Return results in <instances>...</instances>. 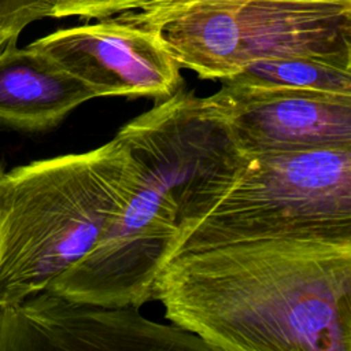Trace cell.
Returning <instances> with one entry per match:
<instances>
[{
  "instance_id": "obj_1",
  "label": "cell",
  "mask_w": 351,
  "mask_h": 351,
  "mask_svg": "<svg viewBox=\"0 0 351 351\" xmlns=\"http://www.w3.org/2000/svg\"><path fill=\"white\" fill-rule=\"evenodd\" d=\"M151 300L221 351H351V237L289 236L176 255Z\"/></svg>"
},
{
  "instance_id": "obj_2",
  "label": "cell",
  "mask_w": 351,
  "mask_h": 351,
  "mask_svg": "<svg viewBox=\"0 0 351 351\" xmlns=\"http://www.w3.org/2000/svg\"><path fill=\"white\" fill-rule=\"evenodd\" d=\"M140 167L115 136L81 154L0 174V307L81 259L133 193Z\"/></svg>"
},
{
  "instance_id": "obj_3",
  "label": "cell",
  "mask_w": 351,
  "mask_h": 351,
  "mask_svg": "<svg viewBox=\"0 0 351 351\" xmlns=\"http://www.w3.org/2000/svg\"><path fill=\"white\" fill-rule=\"evenodd\" d=\"M121 15L154 27L180 67L203 80H226L261 59L351 66V1L185 0Z\"/></svg>"
},
{
  "instance_id": "obj_4",
  "label": "cell",
  "mask_w": 351,
  "mask_h": 351,
  "mask_svg": "<svg viewBox=\"0 0 351 351\" xmlns=\"http://www.w3.org/2000/svg\"><path fill=\"white\" fill-rule=\"evenodd\" d=\"M289 236L351 237V147L251 156L213 206L180 229L170 259Z\"/></svg>"
},
{
  "instance_id": "obj_5",
  "label": "cell",
  "mask_w": 351,
  "mask_h": 351,
  "mask_svg": "<svg viewBox=\"0 0 351 351\" xmlns=\"http://www.w3.org/2000/svg\"><path fill=\"white\" fill-rule=\"evenodd\" d=\"M117 137L162 184L180 229L203 215L251 158L204 99L182 86L125 123Z\"/></svg>"
},
{
  "instance_id": "obj_6",
  "label": "cell",
  "mask_w": 351,
  "mask_h": 351,
  "mask_svg": "<svg viewBox=\"0 0 351 351\" xmlns=\"http://www.w3.org/2000/svg\"><path fill=\"white\" fill-rule=\"evenodd\" d=\"M137 165L138 181L126 204L92 248L47 289L75 302L112 307L140 308L151 300L154 281L171 258L180 228L162 184Z\"/></svg>"
},
{
  "instance_id": "obj_7",
  "label": "cell",
  "mask_w": 351,
  "mask_h": 351,
  "mask_svg": "<svg viewBox=\"0 0 351 351\" xmlns=\"http://www.w3.org/2000/svg\"><path fill=\"white\" fill-rule=\"evenodd\" d=\"M207 351L195 335L138 307L75 302L51 289L0 307V351Z\"/></svg>"
},
{
  "instance_id": "obj_8",
  "label": "cell",
  "mask_w": 351,
  "mask_h": 351,
  "mask_svg": "<svg viewBox=\"0 0 351 351\" xmlns=\"http://www.w3.org/2000/svg\"><path fill=\"white\" fill-rule=\"evenodd\" d=\"M203 99L248 156L351 147V96L226 78Z\"/></svg>"
},
{
  "instance_id": "obj_9",
  "label": "cell",
  "mask_w": 351,
  "mask_h": 351,
  "mask_svg": "<svg viewBox=\"0 0 351 351\" xmlns=\"http://www.w3.org/2000/svg\"><path fill=\"white\" fill-rule=\"evenodd\" d=\"M103 96L169 97L182 86L181 67L156 30L123 15L67 27L30 44Z\"/></svg>"
},
{
  "instance_id": "obj_10",
  "label": "cell",
  "mask_w": 351,
  "mask_h": 351,
  "mask_svg": "<svg viewBox=\"0 0 351 351\" xmlns=\"http://www.w3.org/2000/svg\"><path fill=\"white\" fill-rule=\"evenodd\" d=\"M95 97L90 88L32 45L0 49V122L47 130Z\"/></svg>"
},
{
  "instance_id": "obj_11",
  "label": "cell",
  "mask_w": 351,
  "mask_h": 351,
  "mask_svg": "<svg viewBox=\"0 0 351 351\" xmlns=\"http://www.w3.org/2000/svg\"><path fill=\"white\" fill-rule=\"evenodd\" d=\"M229 78L351 96V66L315 58L261 59Z\"/></svg>"
},
{
  "instance_id": "obj_12",
  "label": "cell",
  "mask_w": 351,
  "mask_h": 351,
  "mask_svg": "<svg viewBox=\"0 0 351 351\" xmlns=\"http://www.w3.org/2000/svg\"><path fill=\"white\" fill-rule=\"evenodd\" d=\"M51 18L78 16L101 19L126 12L152 11L176 5L185 0H51Z\"/></svg>"
},
{
  "instance_id": "obj_13",
  "label": "cell",
  "mask_w": 351,
  "mask_h": 351,
  "mask_svg": "<svg viewBox=\"0 0 351 351\" xmlns=\"http://www.w3.org/2000/svg\"><path fill=\"white\" fill-rule=\"evenodd\" d=\"M51 0H0V49L16 44L30 23L51 16Z\"/></svg>"
},
{
  "instance_id": "obj_14",
  "label": "cell",
  "mask_w": 351,
  "mask_h": 351,
  "mask_svg": "<svg viewBox=\"0 0 351 351\" xmlns=\"http://www.w3.org/2000/svg\"><path fill=\"white\" fill-rule=\"evenodd\" d=\"M274 1H292V3H317V1H351V0H274Z\"/></svg>"
},
{
  "instance_id": "obj_15",
  "label": "cell",
  "mask_w": 351,
  "mask_h": 351,
  "mask_svg": "<svg viewBox=\"0 0 351 351\" xmlns=\"http://www.w3.org/2000/svg\"><path fill=\"white\" fill-rule=\"evenodd\" d=\"M3 171H4V170H3V169H1V167H0V174H1V173H3Z\"/></svg>"
}]
</instances>
